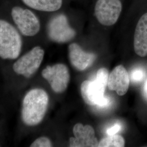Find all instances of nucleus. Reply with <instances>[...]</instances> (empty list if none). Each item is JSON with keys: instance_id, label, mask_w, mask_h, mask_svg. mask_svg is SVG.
<instances>
[{"instance_id": "obj_16", "label": "nucleus", "mask_w": 147, "mask_h": 147, "mask_svg": "<svg viewBox=\"0 0 147 147\" xmlns=\"http://www.w3.org/2000/svg\"><path fill=\"white\" fill-rule=\"evenodd\" d=\"M143 75H144V73L140 69L136 70L132 74L131 78L133 81H139L142 80L144 76Z\"/></svg>"}, {"instance_id": "obj_18", "label": "nucleus", "mask_w": 147, "mask_h": 147, "mask_svg": "<svg viewBox=\"0 0 147 147\" xmlns=\"http://www.w3.org/2000/svg\"><path fill=\"white\" fill-rule=\"evenodd\" d=\"M145 88H146V92H147V83H146V86H145Z\"/></svg>"}, {"instance_id": "obj_10", "label": "nucleus", "mask_w": 147, "mask_h": 147, "mask_svg": "<svg viewBox=\"0 0 147 147\" xmlns=\"http://www.w3.org/2000/svg\"><path fill=\"white\" fill-rule=\"evenodd\" d=\"M69 58L74 68L82 71L91 67L96 59L94 53L84 51L79 44L72 43L68 47Z\"/></svg>"}, {"instance_id": "obj_17", "label": "nucleus", "mask_w": 147, "mask_h": 147, "mask_svg": "<svg viewBox=\"0 0 147 147\" xmlns=\"http://www.w3.org/2000/svg\"><path fill=\"white\" fill-rule=\"evenodd\" d=\"M121 126L119 124H116L114 126L111 127L110 129H109L107 131V134L109 135H115L117 132L119 131L121 129Z\"/></svg>"}, {"instance_id": "obj_12", "label": "nucleus", "mask_w": 147, "mask_h": 147, "mask_svg": "<svg viewBox=\"0 0 147 147\" xmlns=\"http://www.w3.org/2000/svg\"><path fill=\"white\" fill-rule=\"evenodd\" d=\"M135 52L140 57L147 56V13L140 18L137 24L134 40Z\"/></svg>"}, {"instance_id": "obj_6", "label": "nucleus", "mask_w": 147, "mask_h": 147, "mask_svg": "<svg viewBox=\"0 0 147 147\" xmlns=\"http://www.w3.org/2000/svg\"><path fill=\"white\" fill-rule=\"evenodd\" d=\"M11 14L16 26L22 35L33 37L40 31L39 20L31 11L16 6L12 8Z\"/></svg>"}, {"instance_id": "obj_7", "label": "nucleus", "mask_w": 147, "mask_h": 147, "mask_svg": "<svg viewBox=\"0 0 147 147\" xmlns=\"http://www.w3.org/2000/svg\"><path fill=\"white\" fill-rule=\"evenodd\" d=\"M42 75L47 80L53 90L62 93L67 89L70 79L68 67L62 63L48 65L42 70Z\"/></svg>"}, {"instance_id": "obj_13", "label": "nucleus", "mask_w": 147, "mask_h": 147, "mask_svg": "<svg viewBox=\"0 0 147 147\" xmlns=\"http://www.w3.org/2000/svg\"><path fill=\"white\" fill-rule=\"evenodd\" d=\"M28 7L37 11L52 12L59 10L63 0H22Z\"/></svg>"}, {"instance_id": "obj_9", "label": "nucleus", "mask_w": 147, "mask_h": 147, "mask_svg": "<svg viewBox=\"0 0 147 147\" xmlns=\"http://www.w3.org/2000/svg\"><path fill=\"white\" fill-rule=\"evenodd\" d=\"M73 134L74 137L69 139L70 147H98L99 142L95 137L94 130L92 126L77 123L74 126Z\"/></svg>"}, {"instance_id": "obj_3", "label": "nucleus", "mask_w": 147, "mask_h": 147, "mask_svg": "<svg viewBox=\"0 0 147 147\" xmlns=\"http://www.w3.org/2000/svg\"><path fill=\"white\" fill-rule=\"evenodd\" d=\"M22 47L21 36L9 22L0 20V58L15 59L20 55Z\"/></svg>"}, {"instance_id": "obj_5", "label": "nucleus", "mask_w": 147, "mask_h": 147, "mask_svg": "<svg viewBox=\"0 0 147 147\" xmlns=\"http://www.w3.org/2000/svg\"><path fill=\"white\" fill-rule=\"evenodd\" d=\"M49 39L57 43L68 42L76 36V31L69 24L67 16L59 14L53 16L49 20L47 26Z\"/></svg>"}, {"instance_id": "obj_15", "label": "nucleus", "mask_w": 147, "mask_h": 147, "mask_svg": "<svg viewBox=\"0 0 147 147\" xmlns=\"http://www.w3.org/2000/svg\"><path fill=\"white\" fill-rule=\"evenodd\" d=\"M30 147H53V143L51 140L47 137H40L33 141Z\"/></svg>"}, {"instance_id": "obj_4", "label": "nucleus", "mask_w": 147, "mask_h": 147, "mask_svg": "<svg viewBox=\"0 0 147 147\" xmlns=\"http://www.w3.org/2000/svg\"><path fill=\"white\" fill-rule=\"evenodd\" d=\"M44 57V50L40 47H35L18 59L13 64V70L17 74L29 78L39 68Z\"/></svg>"}, {"instance_id": "obj_2", "label": "nucleus", "mask_w": 147, "mask_h": 147, "mask_svg": "<svg viewBox=\"0 0 147 147\" xmlns=\"http://www.w3.org/2000/svg\"><path fill=\"white\" fill-rule=\"evenodd\" d=\"M109 74L105 68L99 69L94 81L85 80L81 85V94L84 102L90 106L105 107L109 100L104 96Z\"/></svg>"}, {"instance_id": "obj_14", "label": "nucleus", "mask_w": 147, "mask_h": 147, "mask_svg": "<svg viewBox=\"0 0 147 147\" xmlns=\"http://www.w3.org/2000/svg\"><path fill=\"white\" fill-rule=\"evenodd\" d=\"M125 141L123 137L118 135H109L102 138L99 142V147H123L125 146Z\"/></svg>"}, {"instance_id": "obj_1", "label": "nucleus", "mask_w": 147, "mask_h": 147, "mask_svg": "<svg viewBox=\"0 0 147 147\" xmlns=\"http://www.w3.org/2000/svg\"><path fill=\"white\" fill-rule=\"evenodd\" d=\"M49 97L41 88H33L25 95L21 108V118L27 126H36L44 119L47 112Z\"/></svg>"}, {"instance_id": "obj_8", "label": "nucleus", "mask_w": 147, "mask_h": 147, "mask_svg": "<svg viewBox=\"0 0 147 147\" xmlns=\"http://www.w3.org/2000/svg\"><path fill=\"white\" fill-rule=\"evenodd\" d=\"M122 11L120 0H97L95 5L94 14L99 22L110 26L118 21Z\"/></svg>"}, {"instance_id": "obj_11", "label": "nucleus", "mask_w": 147, "mask_h": 147, "mask_svg": "<svg viewBox=\"0 0 147 147\" xmlns=\"http://www.w3.org/2000/svg\"><path fill=\"white\" fill-rule=\"evenodd\" d=\"M129 85L130 78L126 69L121 65L117 66L109 75L107 82L109 89L123 96L127 93Z\"/></svg>"}]
</instances>
